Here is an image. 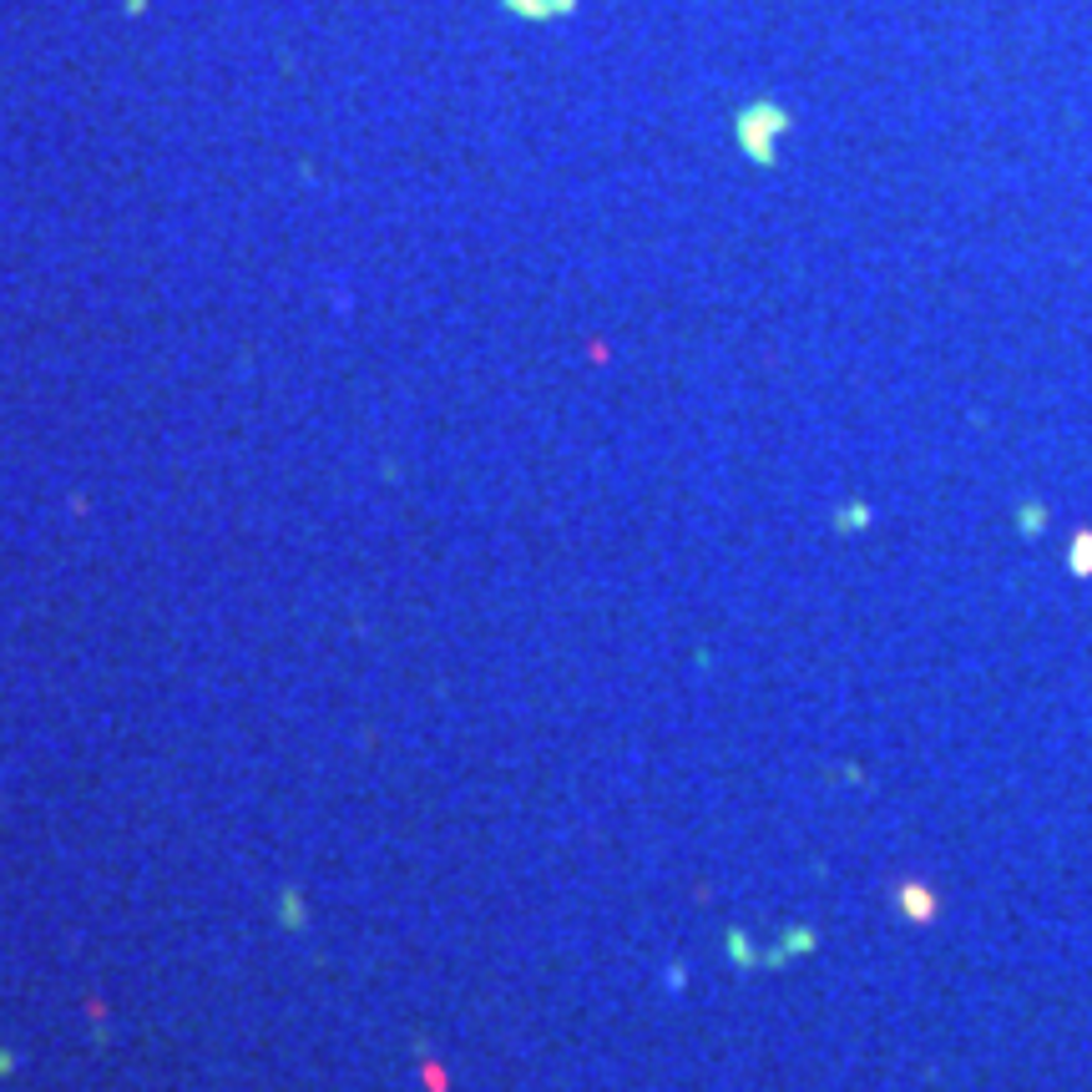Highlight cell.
<instances>
[{
  "label": "cell",
  "mask_w": 1092,
  "mask_h": 1092,
  "mask_svg": "<svg viewBox=\"0 0 1092 1092\" xmlns=\"http://www.w3.org/2000/svg\"><path fill=\"white\" fill-rule=\"evenodd\" d=\"M516 16H532V21H547V16H561L572 11V0H506Z\"/></svg>",
  "instance_id": "obj_1"
}]
</instances>
